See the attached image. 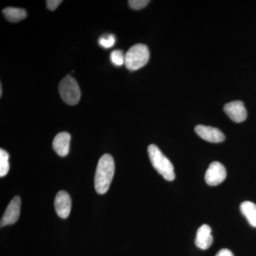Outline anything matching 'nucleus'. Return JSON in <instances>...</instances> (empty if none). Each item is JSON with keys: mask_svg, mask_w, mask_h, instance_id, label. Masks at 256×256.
<instances>
[{"mask_svg": "<svg viewBox=\"0 0 256 256\" xmlns=\"http://www.w3.org/2000/svg\"><path fill=\"white\" fill-rule=\"evenodd\" d=\"M195 132L202 139L210 142L220 143L225 140V136L218 128L198 124L195 127Z\"/></svg>", "mask_w": 256, "mask_h": 256, "instance_id": "nucleus-8", "label": "nucleus"}, {"mask_svg": "<svg viewBox=\"0 0 256 256\" xmlns=\"http://www.w3.org/2000/svg\"><path fill=\"white\" fill-rule=\"evenodd\" d=\"M148 152L153 168L165 180L173 181L175 178L174 166L170 160L162 152L156 144H150L148 146Z\"/></svg>", "mask_w": 256, "mask_h": 256, "instance_id": "nucleus-2", "label": "nucleus"}, {"mask_svg": "<svg viewBox=\"0 0 256 256\" xmlns=\"http://www.w3.org/2000/svg\"><path fill=\"white\" fill-rule=\"evenodd\" d=\"M213 242L212 229L210 226L204 224L197 230L195 244L198 248L206 250L212 245Z\"/></svg>", "mask_w": 256, "mask_h": 256, "instance_id": "nucleus-10", "label": "nucleus"}, {"mask_svg": "<svg viewBox=\"0 0 256 256\" xmlns=\"http://www.w3.org/2000/svg\"><path fill=\"white\" fill-rule=\"evenodd\" d=\"M110 60L116 66H121L126 62V55L120 50H114L110 54Z\"/></svg>", "mask_w": 256, "mask_h": 256, "instance_id": "nucleus-15", "label": "nucleus"}, {"mask_svg": "<svg viewBox=\"0 0 256 256\" xmlns=\"http://www.w3.org/2000/svg\"><path fill=\"white\" fill-rule=\"evenodd\" d=\"M70 136L68 132L58 133L53 141V148L60 156H66L70 149Z\"/></svg>", "mask_w": 256, "mask_h": 256, "instance_id": "nucleus-11", "label": "nucleus"}, {"mask_svg": "<svg viewBox=\"0 0 256 256\" xmlns=\"http://www.w3.org/2000/svg\"><path fill=\"white\" fill-rule=\"evenodd\" d=\"M20 212H21V198L16 196L12 200L5 210L4 215L0 222L1 227L16 223L20 218Z\"/></svg>", "mask_w": 256, "mask_h": 256, "instance_id": "nucleus-6", "label": "nucleus"}, {"mask_svg": "<svg viewBox=\"0 0 256 256\" xmlns=\"http://www.w3.org/2000/svg\"><path fill=\"white\" fill-rule=\"evenodd\" d=\"M224 112L235 122H242L246 119L247 111L244 102L240 100L232 101L224 106Z\"/></svg>", "mask_w": 256, "mask_h": 256, "instance_id": "nucleus-7", "label": "nucleus"}, {"mask_svg": "<svg viewBox=\"0 0 256 256\" xmlns=\"http://www.w3.org/2000/svg\"><path fill=\"white\" fill-rule=\"evenodd\" d=\"M116 42V38L114 35L106 34L99 38L98 44L102 48H110L114 46Z\"/></svg>", "mask_w": 256, "mask_h": 256, "instance_id": "nucleus-16", "label": "nucleus"}, {"mask_svg": "<svg viewBox=\"0 0 256 256\" xmlns=\"http://www.w3.org/2000/svg\"><path fill=\"white\" fill-rule=\"evenodd\" d=\"M10 156L4 150H0V176H6L10 170Z\"/></svg>", "mask_w": 256, "mask_h": 256, "instance_id": "nucleus-14", "label": "nucleus"}, {"mask_svg": "<svg viewBox=\"0 0 256 256\" xmlns=\"http://www.w3.org/2000/svg\"><path fill=\"white\" fill-rule=\"evenodd\" d=\"M242 214L252 227L256 228V204L252 202H242L240 206Z\"/></svg>", "mask_w": 256, "mask_h": 256, "instance_id": "nucleus-12", "label": "nucleus"}, {"mask_svg": "<svg viewBox=\"0 0 256 256\" xmlns=\"http://www.w3.org/2000/svg\"><path fill=\"white\" fill-rule=\"evenodd\" d=\"M225 166L218 162L210 163L205 174V181L210 186H217L226 178Z\"/></svg>", "mask_w": 256, "mask_h": 256, "instance_id": "nucleus-5", "label": "nucleus"}, {"mask_svg": "<svg viewBox=\"0 0 256 256\" xmlns=\"http://www.w3.org/2000/svg\"><path fill=\"white\" fill-rule=\"evenodd\" d=\"M150 60V52L148 46L142 44L134 45L126 54L124 65L130 70H137L142 68Z\"/></svg>", "mask_w": 256, "mask_h": 256, "instance_id": "nucleus-3", "label": "nucleus"}, {"mask_svg": "<svg viewBox=\"0 0 256 256\" xmlns=\"http://www.w3.org/2000/svg\"><path fill=\"white\" fill-rule=\"evenodd\" d=\"M56 212L62 218H68L72 210V198L70 195L65 191L57 193L54 200Z\"/></svg>", "mask_w": 256, "mask_h": 256, "instance_id": "nucleus-9", "label": "nucleus"}, {"mask_svg": "<svg viewBox=\"0 0 256 256\" xmlns=\"http://www.w3.org/2000/svg\"><path fill=\"white\" fill-rule=\"evenodd\" d=\"M58 90L60 97L68 105H76L80 100V90L78 82L70 76L62 79Z\"/></svg>", "mask_w": 256, "mask_h": 256, "instance_id": "nucleus-4", "label": "nucleus"}, {"mask_svg": "<svg viewBox=\"0 0 256 256\" xmlns=\"http://www.w3.org/2000/svg\"><path fill=\"white\" fill-rule=\"evenodd\" d=\"M150 1L148 0H130L128 2L130 6L133 10H139L146 8Z\"/></svg>", "mask_w": 256, "mask_h": 256, "instance_id": "nucleus-17", "label": "nucleus"}, {"mask_svg": "<svg viewBox=\"0 0 256 256\" xmlns=\"http://www.w3.org/2000/svg\"><path fill=\"white\" fill-rule=\"evenodd\" d=\"M5 18L11 22H18L26 18V12L22 8H6L3 10Z\"/></svg>", "mask_w": 256, "mask_h": 256, "instance_id": "nucleus-13", "label": "nucleus"}, {"mask_svg": "<svg viewBox=\"0 0 256 256\" xmlns=\"http://www.w3.org/2000/svg\"><path fill=\"white\" fill-rule=\"evenodd\" d=\"M216 256H234L233 252H230V250L226 248H223L220 250V252H217Z\"/></svg>", "mask_w": 256, "mask_h": 256, "instance_id": "nucleus-19", "label": "nucleus"}, {"mask_svg": "<svg viewBox=\"0 0 256 256\" xmlns=\"http://www.w3.org/2000/svg\"><path fill=\"white\" fill-rule=\"evenodd\" d=\"M114 173V158L110 154H104L98 163L94 178V185L98 193L104 194L108 192L112 182Z\"/></svg>", "mask_w": 256, "mask_h": 256, "instance_id": "nucleus-1", "label": "nucleus"}, {"mask_svg": "<svg viewBox=\"0 0 256 256\" xmlns=\"http://www.w3.org/2000/svg\"><path fill=\"white\" fill-rule=\"evenodd\" d=\"M62 2V0H48L46 1L47 8L52 11H54Z\"/></svg>", "mask_w": 256, "mask_h": 256, "instance_id": "nucleus-18", "label": "nucleus"}]
</instances>
